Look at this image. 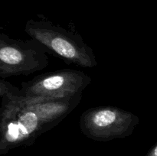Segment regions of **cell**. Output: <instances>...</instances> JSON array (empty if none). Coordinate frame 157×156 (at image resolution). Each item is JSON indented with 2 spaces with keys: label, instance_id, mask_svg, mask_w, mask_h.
I'll list each match as a JSON object with an SVG mask.
<instances>
[{
  "label": "cell",
  "instance_id": "5b68a950",
  "mask_svg": "<svg viewBox=\"0 0 157 156\" xmlns=\"http://www.w3.org/2000/svg\"><path fill=\"white\" fill-rule=\"evenodd\" d=\"M91 81V78L81 70L62 69L23 82L20 94L27 97H71L81 94Z\"/></svg>",
  "mask_w": 157,
  "mask_h": 156
},
{
  "label": "cell",
  "instance_id": "277c9868",
  "mask_svg": "<svg viewBox=\"0 0 157 156\" xmlns=\"http://www.w3.org/2000/svg\"><path fill=\"white\" fill-rule=\"evenodd\" d=\"M139 122V117L131 112L115 106H97L82 113L79 125L89 139L107 142L130 136Z\"/></svg>",
  "mask_w": 157,
  "mask_h": 156
},
{
  "label": "cell",
  "instance_id": "8992f818",
  "mask_svg": "<svg viewBox=\"0 0 157 156\" xmlns=\"http://www.w3.org/2000/svg\"><path fill=\"white\" fill-rule=\"evenodd\" d=\"M144 156H157V144L152 147L151 149Z\"/></svg>",
  "mask_w": 157,
  "mask_h": 156
},
{
  "label": "cell",
  "instance_id": "6da1fadb",
  "mask_svg": "<svg viewBox=\"0 0 157 156\" xmlns=\"http://www.w3.org/2000/svg\"><path fill=\"white\" fill-rule=\"evenodd\" d=\"M0 154L32 145L56 126L80 103L82 93L65 98L27 97L6 79L0 80Z\"/></svg>",
  "mask_w": 157,
  "mask_h": 156
},
{
  "label": "cell",
  "instance_id": "3957f363",
  "mask_svg": "<svg viewBox=\"0 0 157 156\" xmlns=\"http://www.w3.org/2000/svg\"><path fill=\"white\" fill-rule=\"evenodd\" d=\"M49 50L38 41L15 39L0 35V77L29 75L48 66Z\"/></svg>",
  "mask_w": 157,
  "mask_h": 156
},
{
  "label": "cell",
  "instance_id": "7a4b0ae2",
  "mask_svg": "<svg viewBox=\"0 0 157 156\" xmlns=\"http://www.w3.org/2000/svg\"><path fill=\"white\" fill-rule=\"evenodd\" d=\"M25 32L66 63L84 68L98 65L92 48L75 30L67 29L43 18L29 19L25 25Z\"/></svg>",
  "mask_w": 157,
  "mask_h": 156
}]
</instances>
